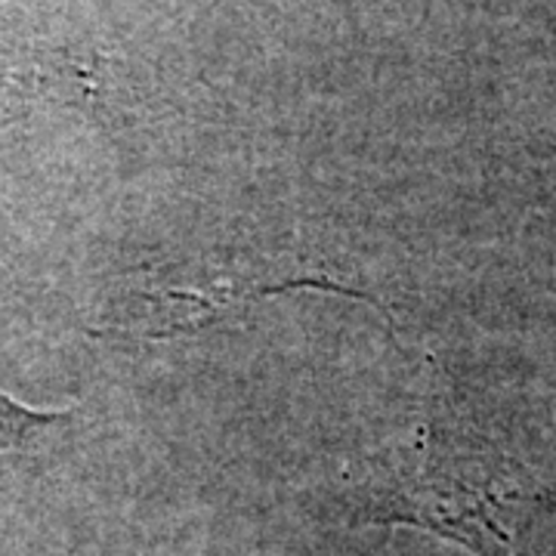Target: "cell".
Instances as JSON below:
<instances>
[{
    "label": "cell",
    "instance_id": "1",
    "mask_svg": "<svg viewBox=\"0 0 556 556\" xmlns=\"http://www.w3.org/2000/svg\"><path fill=\"white\" fill-rule=\"evenodd\" d=\"M522 495L501 492L495 473H460L433 445L420 448L412 473H390L380 485L371 519L380 526H415L452 538L477 556H522L510 529V504Z\"/></svg>",
    "mask_w": 556,
    "mask_h": 556
},
{
    "label": "cell",
    "instance_id": "2",
    "mask_svg": "<svg viewBox=\"0 0 556 556\" xmlns=\"http://www.w3.org/2000/svg\"><path fill=\"white\" fill-rule=\"evenodd\" d=\"M65 417H68V412H38V408H28V405H22L0 390V457L20 452L40 427L65 420Z\"/></svg>",
    "mask_w": 556,
    "mask_h": 556
}]
</instances>
